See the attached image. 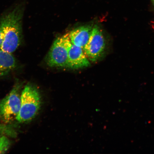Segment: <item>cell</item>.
Segmentation results:
<instances>
[{
  "label": "cell",
  "mask_w": 154,
  "mask_h": 154,
  "mask_svg": "<svg viewBox=\"0 0 154 154\" xmlns=\"http://www.w3.org/2000/svg\"><path fill=\"white\" fill-rule=\"evenodd\" d=\"M23 6L15 7L0 18V28L3 42L1 49L10 54L14 53L22 43Z\"/></svg>",
  "instance_id": "cell-1"
},
{
  "label": "cell",
  "mask_w": 154,
  "mask_h": 154,
  "mask_svg": "<svg viewBox=\"0 0 154 154\" xmlns=\"http://www.w3.org/2000/svg\"><path fill=\"white\" fill-rule=\"evenodd\" d=\"M41 95L38 88L28 83L21 93V106L16 120L20 123L28 122L37 115L41 107Z\"/></svg>",
  "instance_id": "cell-2"
},
{
  "label": "cell",
  "mask_w": 154,
  "mask_h": 154,
  "mask_svg": "<svg viewBox=\"0 0 154 154\" xmlns=\"http://www.w3.org/2000/svg\"><path fill=\"white\" fill-rule=\"evenodd\" d=\"M72 44L68 33L57 38L46 56V64L51 67L67 68L69 51Z\"/></svg>",
  "instance_id": "cell-3"
},
{
  "label": "cell",
  "mask_w": 154,
  "mask_h": 154,
  "mask_svg": "<svg viewBox=\"0 0 154 154\" xmlns=\"http://www.w3.org/2000/svg\"><path fill=\"white\" fill-rule=\"evenodd\" d=\"M21 85L18 82L5 97L0 101V118L8 124L16 120L21 106Z\"/></svg>",
  "instance_id": "cell-4"
},
{
  "label": "cell",
  "mask_w": 154,
  "mask_h": 154,
  "mask_svg": "<svg viewBox=\"0 0 154 154\" xmlns=\"http://www.w3.org/2000/svg\"><path fill=\"white\" fill-rule=\"evenodd\" d=\"M106 42L103 31L99 26H93L89 40L84 46V52L90 61L95 62L105 52Z\"/></svg>",
  "instance_id": "cell-5"
},
{
  "label": "cell",
  "mask_w": 154,
  "mask_h": 154,
  "mask_svg": "<svg viewBox=\"0 0 154 154\" xmlns=\"http://www.w3.org/2000/svg\"><path fill=\"white\" fill-rule=\"evenodd\" d=\"M90 65V61L83 48L72 44L69 51L67 68L78 69L85 68Z\"/></svg>",
  "instance_id": "cell-6"
},
{
  "label": "cell",
  "mask_w": 154,
  "mask_h": 154,
  "mask_svg": "<svg viewBox=\"0 0 154 154\" xmlns=\"http://www.w3.org/2000/svg\"><path fill=\"white\" fill-rule=\"evenodd\" d=\"M93 26L86 25L78 27L68 33L71 43L73 45L83 48L90 38Z\"/></svg>",
  "instance_id": "cell-7"
},
{
  "label": "cell",
  "mask_w": 154,
  "mask_h": 154,
  "mask_svg": "<svg viewBox=\"0 0 154 154\" xmlns=\"http://www.w3.org/2000/svg\"><path fill=\"white\" fill-rule=\"evenodd\" d=\"M17 66V60L11 54L0 50V77L7 75Z\"/></svg>",
  "instance_id": "cell-8"
},
{
  "label": "cell",
  "mask_w": 154,
  "mask_h": 154,
  "mask_svg": "<svg viewBox=\"0 0 154 154\" xmlns=\"http://www.w3.org/2000/svg\"><path fill=\"white\" fill-rule=\"evenodd\" d=\"M17 133L14 128L10 126L5 124H0V134L15 138Z\"/></svg>",
  "instance_id": "cell-9"
},
{
  "label": "cell",
  "mask_w": 154,
  "mask_h": 154,
  "mask_svg": "<svg viewBox=\"0 0 154 154\" xmlns=\"http://www.w3.org/2000/svg\"><path fill=\"white\" fill-rule=\"evenodd\" d=\"M10 145L11 142L5 135L0 136V154L5 153Z\"/></svg>",
  "instance_id": "cell-10"
},
{
  "label": "cell",
  "mask_w": 154,
  "mask_h": 154,
  "mask_svg": "<svg viewBox=\"0 0 154 154\" xmlns=\"http://www.w3.org/2000/svg\"><path fill=\"white\" fill-rule=\"evenodd\" d=\"M3 42V38L1 28H0V49L2 47V44Z\"/></svg>",
  "instance_id": "cell-11"
},
{
  "label": "cell",
  "mask_w": 154,
  "mask_h": 154,
  "mask_svg": "<svg viewBox=\"0 0 154 154\" xmlns=\"http://www.w3.org/2000/svg\"><path fill=\"white\" fill-rule=\"evenodd\" d=\"M152 2H153V3L154 4V0H152Z\"/></svg>",
  "instance_id": "cell-12"
}]
</instances>
